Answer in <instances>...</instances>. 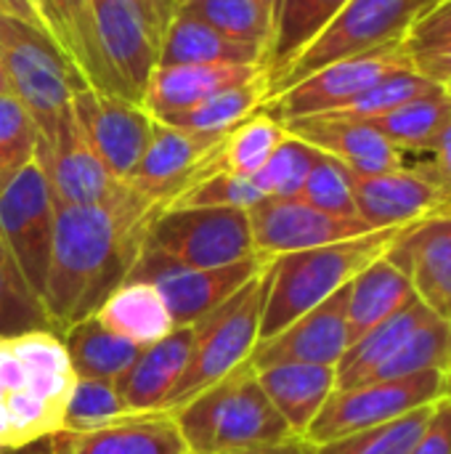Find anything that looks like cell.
I'll return each instance as SVG.
<instances>
[{
	"label": "cell",
	"mask_w": 451,
	"mask_h": 454,
	"mask_svg": "<svg viewBox=\"0 0 451 454\" xmlns=\"http://www.w3.org/2000/svg\"><path fill=\"white\" fill-rule=\"evenodd\" d=\"M128 407L112 380L77 378L64 412V431L80 434L128 418Z\"/></svg>",
	"instance_id": "43"
},
{
	"label": "cell",
	"mask_w": 451,
	"mask_h": 454,
	"mask_svg": "<svg viewBox=\"0 0 451 454\" xmlns=\"http://www.w3.org/2000/svg\"><path fill=\"white\" fill-rule=\"evenodd\" d=\"M319 154L322 152L316 146H311L308 141L287 133V138L276 146L271 160L253 176V184L258 186L263 200L266 197L298 200L300 189H303V184L308 178V170L314 168Z\"/></svg>",
	"instance_id": "40"
},
{
	"label": "cell",
	"mask_w": 451,
	"mask_h": 454,
	"mask_svg": "<svg viewBox=\"0 0 451 454\" xmlns=\"http://www.w3.org/2000/svg\"><path fill=\"white\" fill-rule=\"evenodd\" d=\"M431 410L433 407H425V410L409 412L393 423L367 428V431L343 436L338 442L322 444V447H316V454H409L428 423Z\"/></svg>",
	"instance_id": "42"
},
{
	"label": "cell",
	"mask_w": 451,
	"mask_h": 454,
	"mask_svg": "<svg viewBox=\"0 0 451 454\" xmlns=\"http://www.w3.org/2000/svg\"><path fill=\"white\" fill-rule=\"evenodd\" d=\"M428 317H431V311L415 298L401 311H396L391 319H385L383 325H377L375 330L362 335L356 343H351V348L335 367L338 388H351V386L372 380L399 354V348L407 343V338Z\"/></svg>",
	"instance_id": "30"
},
{
	"label": "cell",
	"mask_w": 451,
	"mask_h": 454,
	"mask_svg": "<svg viewBox=\"0 0 451 454\" xmlns=\"http://www.w3.org/2000/svg\"><path fill=\"white\" fill-rule=\"evenodd\" d=\"M412 67L436 85L451 82V43H439L412 51Z\"/></svg>",
	"instance_id": "48"
},
{
	"label": "cell",
	"mask_w": 451,
	"mask_h": 454,
	"mask_svg": "<svg viewBox=\"0 0 451 454\" xmlns=\"http://www.w3.org/2000/svg\"><path fill=\"white\" fill-rule=\"evenodd\" d=\"M27 333H56L43 298L24 279L5 242L0 239V338Z\"/></svg>",
	"instance_id": "36"
},
{
	"label": "cell",
	"mask_w": 451,
	"mask_h": 454,
	"mask_svg": "<svg viewBox=\"0 0 451 454\" xmlns=\"http://www.w3.org/2000/svg\"><path fill=\"white\" fill-rule=\"evenodd\" d=\"M223 454H316V444H311L303 436H290L282 442H271V444H258V447H247V450H234V452Z\"/></svg>",
	"instance_id": "51"
},
{
	"label": "cell",
	"mask_w": 451,
	"mask_h": 454,
	"mask_svg": "<svg viewBox=\"0 0 451 454\" xmlns=\"http://www.w3.org/2000/svg\"><path fill=\"white\" fill-rule=\"evenodd\" d=\"M157 207L133 192L104 205H56L43 303L61 338L128 279Z\"/></svg>",
	"instance_id": "1"
},
{
	"label": "cell",
	"mask_w": 451,
	"mask_h": 454,
	"mask_svg": "<svg viewBox=\"0 0 451 454\" xmlns=\"http://www.w3.org/2000/svg\"><path fill=\"white\" fill-rule=\"evenodd\" d=\"M447 396H451V375L447 372H423L338 388L308 426L303 439L322 447L343 436L393 423L409 412L433 407Z\"/></svg>",
	"instance_id": "8"
},
{
	"label": "cell",
	"mask_w": 451,
	"mask_h": 454,
	"mask_svg": "<svg viewBox=\"0 0 451 454\" xmlns=\"http://www.w3.org/2000/svg\"><path fill=\"white\" fill-rule=\"evenodd\" d=\"M348 287L327 298L322 306L311 309L279 335L260 340L250 356L253 370H266L274 364H324L338 367V362L351 348L348 335Z\"/></svg>",
	"instance_id": "19"
},
{
	"label": "cell",
	"mask_w": 451,
	"mask_h": 454,
	"mask_svg": "<svg viewBox=\"0 0 451 454\" xmlns=\"http://www.w3.org/2000/svg\"><path fill=\"white\" fill-rule=\"evenodd\" d=\"M170 3H173V5H175V0H170Z\"/></svg>",
	"instance_id": "59"
},
{
	"label": "cell",
	"mask_w": 451,
	"mask_h": 454,
	"mask_svg": "<svg viewBox=\"0 0 451 454\" xmlns=\"http://www.w3.org/2000/svg\"><path fill=\"white\" fill-rule=\"evenodd\" d=\"M0 11H3V8H0Z\"/></svg>",
	"instance_id": "61"
},
{
	"label": "cell",
	"mask_w": 451,
	"mask_h": 454,
	"mask_svg": "<svg viewBox=\"0 0 451 454\" xmlns=\"http://www.w3.org/2000/svg\"><path fill=\"white\" fill-rule=\"evenodd\" d=\"M175 3H183V0H175Z\"/></svg>",
	"instance_id": "58"
},
{
	"label": "cell",
	"mask_w": 451,
	"mask_h": 454,
	"mask_svg": "<svg viewBox=\"0 0 451 454\" xmlns=\"http://www.w3.org/2000/svg\"><path fill=\"white\" fill-rule=\"evenodd\" d=\"M186 450L170 412L128 415L93 431H58L8 454H178Z\"/></svg>",
	"instance_id": "20"
},
{
	"label": "cell",
	"mask_w": 451,
	"mask_h": 454,
	"mask_svg": "<svg viewBox=\"0 0 451 454\" xmlns=\"http://www.w3.org/2000/svg\"><path fill=\"white\" fill-rule=\"evenodd\" d=\"M404 69H412V51H409L407 37L391 40L367 53L327 64L316 69L314 74H308L306 80L295 82L292 88L268 98L258 112H266L276 122L330 114L346 106L348 101H354L356 96H362L367 88L385 80L388 74H396Z\"/></svg>",
	"instance_id": "10"
},
{
	"label": "cell",
	"mask_w": 451,
	"mask_h": 454,
	"mask_svg": "<svg viewBox=\"0 0 451 454\" xmlns=\"http://www.w3.org/2000/svg\"><path fill=\"white\" fill-rule=\"evenodd\" d=\"M255 375L295 436H306L327 399L338 391V372L324 364H274L255 370Z\"/></svg>",
	"instance_id": "25"
},
{
	"label": "cell",
	"mask_w": 451,
	"mask_h": 454,
	"mask_svg": "<svg viewBox=\"0 0 451 454\" xmlns=\"http://www.w3.org/2000/svg\"><path fill=\"white\" fill-rule=\"evenodd\" d=\"M266 98V80L258 77L242 88L218 93L191 109L183 112H173L159 117V122L183 130V133H199V136H221L234 130L239 122H245L250 114H255L260 109Z\"/></svg>",
	"instance_id": "34"
},
{
	"label": "cell",
	"mask_w": 451,
	"mask_h": 454,
	"mask_svg": "<svg viewBox=\"0 0 451 454\" xmlns=\"http://www.w3.org/2000/svg\"><path fill=\"white\" fill-rule=\"evenodd\" d=\"M356 215L369 229H399L451 210V197L420 168H399L375 176L354 173Z\"/></svg>",
	"instance_id": "18"
},
{
	"label": "cell",
	"mask_w": 451,
	"mask_h": 454,
	"mask_svg": "<svg viewBox=\"0 0 451 454\" xmlns=\"http://www.w3.org/2000/svg\"><path fill=\"white\" fill-rule=\"evenodd\" d=\"M223 138L226 133H183L157 120L152 141L125 184L141 197H146L157 207V213H162L181 192L213 173H221L218 149Z\"/></svg>",
	"instance_id": "13"
},
{
	"label": "cell",
	"mask_w": 451,
	"mask_h": 454,
	"mask_svg": "<svg viewBox=\"0 0 451 454\" xmlns=\"http://www.w3.org/2000/svg\"><path fill=\"white\" fill-rule=\"evenodd\" d=\"M37 162L45 170L56 205H104L128 192V184L109 176L80 125L72 117V106L61 120L51 144L37 141Z\"/></svg>",
	"instance_id": "17"
},
{
	"label": "cell",
	"mask_w": 451,
	"mask_h": 454,
	"mask_svg": "<svg viewBox=\"0 0 451 454\" xmlns=\"http://www.w3.org/2000/svg\"><path fill=\"white\" fill-rule=\"evenodd\" d=\"M106 330L146 348L167 338L175 325L159 293L146 282H122L93 314Z\"/></svg>",
	"instance_id": "31"
},
{
	"label": "cell",
	"mask_w": 451,
	"mask_h": 454,
	"mask_svg": "<svg viewBox=\"0 0 451 454\" xmlns=\"http://www.w3.org/2000/svg\"><path fill=\"white\" fill-rule=\"evenodd\" d=\"M284 138L287 130L282 122H276L266 112H255L226 133L218 149V170L253 178L271 160V154Z\"/></svg>",
	"instance_id": "35"
},
{
	"label": "cell",
	"mask_w": 451,
	"mask_h": 454,
	"mask_svg": "<svg viewBox=\"0 0 451 454\" xmlns=\"http://www.w3.org/2000/svg\"><path fill=\"white\" fill-rule=\"evenodd\" d=\"M72 117L109 176L122 184L141 162L157 125L141 104L93 88L72 93Z\"/></svg>",
	"instance_id": "14"
},
{
	"label": "cell",
	"mask_w": 451,
	"mask_h": 454,
	"mask_svg": "<svg viewBox=\"0 0 451 454\" xmlns=\"http://www.w3.org/2000/svg\"><path fill=\"white\" fill-rule=\"evenodd\" d=\"M0 59L11 93L37 125L40 144H51L72 106V93L90 85L48 35L5 11H0Z\"/></svg>",
	"instance_id": "6"
},
{
	"label": "cell",
	"mask_w": 451,
	"mask_h": 454,
	"mask_svg": "<svg viewBox=\"0 0 451 454\" xmlns=\"http://www.w3.org/2000/svg\"><path fill=\"white\" fill-rule=\"evenodd\" d=\"M11 93V85H8V74H5V67H3V59H0V96Z\"/></svg>",
	"instance_id": "53"
},
{
	"label": "cell",
	"mask_w": 451,
	"mask_h": 454,
	"mask_svg": "<svg viewBox=\"0 0 451 454\" xmlns=\"http://www.w3.org/2000/svg\"><path fill=\"white\" fill-rule=\"evenodd\" d=\"M409 454H451V396L433 404L428 423Z\"/></svg>",
	"instance_id": "46"
},
{
	"label": "cell",
	"mask_w": 451,
	"mask_h": 454,
	"mask_svg": "<svg viewBox=\"0 0 451 454\" xmlns=\"http://www.w3.org/2000/svg\"><path fill=\"white\" fill-rule=\"evenodd\" d=\"M159 67L173 64H260L263 51L239 40H231L213 29L210 24L199 21L191 13L173 11L162 43H159Z\"/></svg>",
	"instance_id": "26"
},
{
	"label": "cell",
	"mask_w": 451,
	"mask_h": 454,
	"mask_svg": "<svg viewBox=\"0 0 451 454\" xmlns=\"http://www.w3.org/2000/svg\"><path fill=\"white\" fill-rule=\"evenodd\" d=\"M144 250L189 269H218L258 255L250 215L237 207L162 210L146 231Z\"/></svg>",
	"instance_id": "9"
},
{
	"label": "cell",
	"mask_w": 451,
	"mask_h": 454,
	"mask_svg": "<svg viewBox=\"0 0 451 454\" xmlns=\"http://www.w3.org/2000/svg\"><path fill=\"white\" fill-rule=\"evenodd\" d=\"M56 200L37 157L0 192V239L21 269L24 279L43 298L51 247H53Z\"/></svg>",
	"instance_id": "12"
},
{
	"label": "cell",
	"mask_w": 451,
	"mask_h": 454,
	"mask_svg": "<svg viewBox=\"0 0 451 454\" xmlns=\"http://www.w3.org/2000/svg\"><path fill=\"white\" fill-rule=\"evenodd\" d=\"M271 285V263L234 298L194 325V348L186 372L157 412H175L194 396L250 362L260 340V317Z\"/></svg>",
	"instance_id": "5"
},
{
	"label": "cell",
	"mask_w": 451,
	"mask_h": 454,
	"mask_svg": "<svg viewBox=\"0 0 451 454\" xmlns=\"http://www.w3.org/2000/svg\"><path fill=\"white\" fill-rule=\"evenodd\" d=\"M0 8L11 16H16L19 21L29 24L32 29L48 35L56 45H58V37H56V27H53V19L45 8L43 0H0ZM61 48V45H58Z\"/></svg>",
	"instance_id": "49"
},
{
	"label": "cell",
	"mask_w": 451,
	"mask_h": 454,
	"mask_svg": "<svg viewBox=\"0 0 451 454\" xmlns=\"http://www.w3.org/2000/svg\"><path fill=\"white\" fill-rule=\"evenodd\" d=\"M247 215L253 229V247L263 258L314 250L375 231L362 218H340L303 200L266 197L255 207H250Z\"/></svg>",
	"instance_id": "15"
},
{
	"label": "cell",
	"mask_w": 451,
	"mask_h": 454,
	"mask_svg": "<svg viewBox=\"0 0 451 454\" xmlns=\"http://www.w3.org/2000/svg\"><path fill=\"white\" fill-rule=\"evenodd\" d=\"M383 138H388L399 152L431 154L441 133L451 125V98L444 88L407 101L375 120H367Z\"/></svg>",
	"instance_id": "33"
},
{
	"label": "cell",
	"mask_w": 451,
	"mask_h": 454,
	"mask_svg": "<svg viewBox=\"0 0 451 454\" xmlns=\"http://www.w3.org/2000/svg\"><path fill=\"white\" fill-rule=\"evenodd\" d=\"M178 454H194V452H189V450H183V452H178Z\"/></svg>",
	"instance_id": "57"
},
{
	"label": "cell",
	"mask_w": 451,
	"mask_h": 454,
	"mask_svg": "<svg viewBox=\"0 0 451 454\" xmlns=\"http://www.w3.org/2000/svg\"><path fill=\"white\" fill-rule=\"evenodd\" d=\"M423 372H447L451 375V325L431 314L399 348V354L372 378H409ZM369 383V380H367Z\"/></svg>",
	"instance_id": "38"
},
{
	"label": "cell",
	"mask_w": 451,
	"mask_h": 454,
	"mask_svg": "<svg viewBox=\"0 0 451 454\" xmlns=\"http://www.w3.org/2000/svg\"><path fill=\"white\" fill-rule=\"evenodd\" d=\"M348 0H279L263 61L266 88L327 29Z\"/></svg>",
	"instance_id": "28"
},
{
	"label": "cell",
	"mask_w": 451,
	"mask_h": 454,
	"mask_svg": "<svg viewBox=\"0 0 451 454\" xmlns=\"http://www.w3.org/2000/svg\"><path fill=\"white\" fill-rule=\"evenodd\" d=\"M194 348V325L178 327L167 338L141 348L133 367L117 380V391L130 415L157 412L175 388Z\"/></svg>",
	"instance_id": "24"
},
{
	"label": "cell",
	"mask_w": 451,
	"mask_h": 454,
	"mask_svg": "<svg viewBox=\"0 0 451 454\" xmlns=\"http://www.w3.org/2000/svg\"><path fill=\"white\" fill-rule=\"evenodd\" d=\"M415 287L409 277L393 266L385 255L367 266L351 285H348V303H346V317H348V335L351 343H356L362 335L391 319L396 311H401L407 303H412Z\"/></svg>",
	"instance_id": "27"
},
{
	"label": "cell",
	"mask_w": 451,
	"mask_h": 454,
	"mask_svg": "<svg viewBox=\"0 0 451 454\" xmlns=\"http://www.w3.org/2000/svg\"><path fill=\"white\" fill-rule=\"evenodd\" d=\"M298 200L340 218H359L354 202V173L340 160L324 152L316 157L314 168L308 170V178Z\"/></svg>",
	"instance_id": "44"
},
{
	"label": "cell",
	"mask_w": 451,
	"mask_h": 454,
	"mask_svg": "<svg viewBox=\"0 0 451 454\" xmlns=\"http://www.w3.org/2000/svg\"><path fill=\"white\" fill-rule=\"evenodd\" d=\"M428 178H433L451 197V125L441 133L436 146L431 149V160L417 165Z\"/></svg>",
	"instance_id": "50"
},
{
	"label": "cell",
	"mask_w": 451,
	"mask_h": 454,
	"mask_svg": "<svg viewBox=\"0 0 451 454\" xmlns=\"http://www.w3.org/2000/svg\"><path fill=\"white\" fill-rule=\"evenodd\" d=\"M274 258L253 255L218 269H189L157 253L141 250L125 282H146L165 301L170 319L178 327H191L234 298L247 282L268 269Z\"/></svg>",
	"instance_id": "11"
},
{
	"label": "cell",
	"mask_w": 451,
	"mask_h": 454,
	"mask_svg": "<svg viewBox=\"0 0 451 454\" xmlns=\"http://www.w3.org/2000/svg\"><path fill=\"white\" fill-rule=\"evenodd\" d=\"M407 43H409V51L439 45V43H451V0L423 13L407 32Z\"/></svg>",
	"instance_id": "47"
},
{
	"label": "cell",
	"mask_w": 451,
	"mask_h": 454,
	"mask_svg": "<svg viewBox=\"0 0 451 454\" xmlns=\"http://www.w3.org/2000/svg\"><path fill=\"white\" fill-rule=\"evenodd\" d=\"M444 85H436L431 82L428 77H423L420 72L412 69H404V72H396V74H388L385 80H380L377 85L367 88L362 96H356L354 101H348L346 106L330 112V114H319V117H335V120H354V122H367V120H375L407 101H415L425 93H433Z\"/></svg>",
	"instance_id": "39"
},
{
	"label": "cell",
	"mask_w": 451,
	"mask_h": 454,
	"mask_svg": "<svg viewBox=\"0 0 451 454\" xmlns=\"http://www.w3.org/2000/svg\"><path fill=\"white\" fill-rule=\"evenodd\" d=\"M409 226L380 229L354 239L274 258L271 285L260 317V340L279 335L295 319L348 287L367 266L380 261Z\"/></svg>",
	"instance_id": "3"
},
{
	"label": "cell",
	"mask_w": 451,
	"mask_h": 454,
	"mask_svg": "<svg viewBox=\"0 0 451 454\" xmlns=\"http://www.w3.org/2000/svg\"><path fill=\"white\" fill-rule=\"evenodd\" d=\"M61 340L77 378L117 383L141 354V346L106 330L96 317L72 325Z\"/></svg>",
	"instance_id": "32"
},
{
	"label": "cell",
	"mask_w": 451,
	"mask_h": 454,
	"mask_svg": "<svg viewBox=\"0 0 451 454\" xmlns=\"http://www.w3.org/2000/svg\"><path fill=\"white\" fill-rule=\"evenodd\" d=\"M45 5L53 19L61 51L74 61V67L80 69L85 82L98 93L122 96L120 85L101 53L93 0H45Z\"/></svg>",
	"instance_id": "29"
},
{
	"label": "cell",
	"mask_w": 451,
	"mask_h": 454,
	"mask_svg": "<svg viewBox=\"0 0 451 454\" xmlns=\"http://www.w3.org/2000/svg\"><path fill=\"white\" fill-rule=\"evenodd\" d=\"M37 141V125L24 104L13 93L0 96V192L35 160Z\"/></svg>",
	"instance_id": "41"
},
{
	"label": "cell",
	"mask_w": 451,
	"mask_h": 454,
	"mask_svg": "<svg viewBox=\"0 0 451 454\" xmlns=\"http://www.w3.org/2000/svg\"><path fill=\"white\" fill-rule=\"evenodd\" d=\"M444 90H447V96L451 98V82H449V85H444Z\"/></svg>",
	"instance_id": "56"
},
{
	"label": "cell",
	"mask_w": 451,
	"mask_h": 454,
	"mask_svg": "<svg viewBox=\"0 0 451 454\" xmlns=\"http://www.w3.org/2000/svg\"><path fill=\"white\" fill-rule=\"evenodd\" d=\"M263 200L253 178L237 176V173H213L186 192H181L165 210H178V207H237V210H250Z\"/></svg>",
	"instance_id": "45"
},
{
	"label": "cell",
	"mask_w": 451,
	"mask_h": 454,
	"mask_svg": "<svg viewBox=\"0 0 451 454\" xmlns=\"http://www.w3.org/2000/svg\"><path fill=\"white\" fill-rule=\"evenodd\" d=\"M423 13H428V0H348L327 29L266 88L263 104L327 64L407 37Z\"/></svg>",
	"instance_id": "7"
},
{
	"label": "cell",
	"mask_w": 451,
	"mask_h": 454,
	"mask_svg": "<svg viewBox=\"0 0 451 454\" xmlns=\"http://www.w3.org/2000/svg\"><path fill=\"white\" fill-rule=\"evenodd\" d=\"M93 13L101 53L122 98L141 104L149 74L159 61L162 35L136 0H93Z\"/></svg>",
	"instance_id": "16"
},
{
	"label": "cell",
	"mask_w": 451,
	"mask_h": 454,
	"mask_svg": "<svg viewBox=\"0 0 451 454\" xmlns=\"http://www.w3.org/2000/svg\"><path fill=\"white\" fill-rule=\"evenodd\" d=\"M385 258L409 277L417 301L451 325V210L412 223Z\"/></svg>",
	"instance_id": "21"
},
{
	"label": "cell",
	"mask_w": 451,
	"mask_h": 454,
	"mask_svg": "<svg viewBox=\"0 0 451 454\" xmlns=\"http://www.w3.org/2000/svg\"><path fill=\"white\" fill-rule=\"evenodd\" d=\"M263 77L260 64H173L154 67L141 106L154 117L191 109L218 93L242 88Z\"/></svg>",
	"instance_id": "22"
},
{
	"label": "cell",
	"mask_w": 451,
	"mask_h": 454,
	"mask_svg": "<svg viewBox=\"0 0 451 454\" xmlns=\"http://www.w3.org/2000/svg\"><path fill=\"white\" fill-rule=\"evenodd\" d=\"M173 418L194 454L234 452L295 436L263 394L250 362L175 410Z\"/></svg>",
	"instance_id": "4"
},
{
	"label": "cell",
	"mask_w": 451,
	"mask_h": 454,
	"mask_svg": "<svg viewBox=\"0 0 451 454\" xmlns=\"http://www.w3.org/2000/svg\"><path fill=\"white\" fill-rule=\"evenodd\" d=\"M444 3H449V0H428V11H433V8H439Z\"/></svg>",
	"instance_id": "55"
},
{
	"label": "cell",
	"mask_w": 451,
	"mask_h": 454,
	"mask_svg": "<svg viewBox=\"0 0 451 454\" xmlns=\"http://www.w3.org/2000/svg\"><path fill=\"white\" fill-rule=\"evenodd\" d=\"M258 3H260V8L271 16V27H274V13H276V3H279V0H258Z\"/></svg>",
	"instance_id": "54"
},
{
	"label": "cell",
	"mask_w": 451,
	"mask_h": 454,
	"mask_svg": "<svg viewBox=\"0 0 451 454\" xmlns=\"http://www.w3.org/2000/svg\"><path fill=\"white\" fill-rule=\"evenodd\" d=\"M141 5V11L146 13V19L152 21V27L162 35L170 16H173V3L170 0H136Z\"/></svg>",
	"instance_id": "52"
},
{
	"label": "cell",
	"mask_w": 451,
	"mask_h": 454,
	"mask_svg": "<svg viewBox=\"0 0 451 454\" xmlns=\"http://www.w3.org/2000/svg\"><path fill=\"white\" fill-rule=\"evenodd\" d=\"M74 370L56 333L0 338V454L64 431Z\"/></svg>",
	"instance_id": "2"
},
{
	"label": "cell",
	"mask_w": 451,
	"mask_h": 454,
	"mask_svg": "<svg viewBox=\"0 0 451 454\" xmlns=\"http://www.w3.org/2000/svg\"><path fill=\"white\" fill-rule=\"evenodd\" d=\"M282 125L287 133L340 160L356 176L388 173V170H399L407 165L404 152H399L388 138H383L367 122L335 120V117H300V120H290Z\"/></svg>",
	"instance_id": "23"
},
{
	"label": "cell",
	"mask_w": 451,
	"mask_h": 454,
	"mask_svg": "<svg viewBox=\"0 0 451 454\" xmlns=\"http://www.w3.org/2000/svg\"><path fill=\"white\" fill-rule=\"evenodd\" d=\"M175 8L197 16L199 21L210 24L213 29H218L231 40L260 48L266 61V51L271 40V16L260 8L258 0H183L175 3L173 11Z\"/></svg>",
	"instance_id": "37"
},
{
	"label": "cell",
	"mask_w": 451,
	"mask_h": 454,
	"mask_svg": "<svg viewBox=\"0 0 451 454\" xmlns=\"http://www.w3.org/2000/svg\"><path fill=\"white\" fill-rule=\"evenodd\" d=\"M43 3H45V0H43ZM45 8H48V5H45Z\"/></svg>",
	"instance_id": "60"
}]
</instances>
